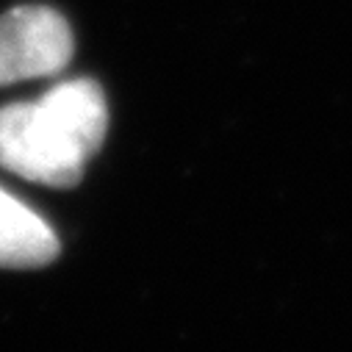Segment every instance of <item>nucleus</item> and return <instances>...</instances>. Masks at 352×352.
<instances>
[{"label":"nucleus","instance_id":"nucleus-1","mask_svg":"<svg viewBox=\"0 0 352 352\" xmlns=\"http://www.w3.org/2000/svg\"><path fill=\"white\" fill-rule=\"evenodd\" d=\"M109 131L106 95L95 80L56 83L31 103L0 109V166L25 181L69 189Z\"/></svg>","mask_w":352,"mask_h":352},{"label":"nucleus","instance_id":"nucleus-3","mask_svg":"<svg viewBox=\"0 0 352 352\" xmlns=\"http://www.w3.org/2000/svg\"><path fill=\"white\" fill-rule=\"evenodd\" d=\"M56 255V230L23 200L0 189V270L47 267Z\"/></svg>","mask_w":352,"mask_h":352},{"label":"nucleus","instance_id":"nucleus-2","mask_svg":"<svg viewBox=\"0 0 352 352\" xmlns=\"http://www.w3.org/2000/svg\"><path fill=\"white\" fill-rule=\"evenodd\" d=\"M72 56L67 20L47 6H20L0 17V86L56 75Z\"/></svg>","mask_w":352,"mask_h":352}]
</instances>
